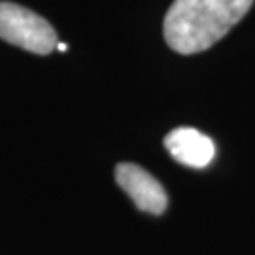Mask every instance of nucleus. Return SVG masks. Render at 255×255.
<instances>
[{
	"label": "nucleus",
	"instance_id": "nucleus-5",
	"mask_svg": "<svg viewBox=\"0 0 255 255\" xmlns=\"http://www.w3.org/2000/svg\"><path fill=\"white\" fill-rule=\"evenodd\" d=\"M57 49H59V51H66V49H68V46H66V44H63V42H59V44H57Z\"/></svg>",
	"mask_w": 255,
	"mask_h": 255
},
{
	"label": "nucleus",
	"instance_id": "nucleus-1",
	"mask_svg": "<svg viewBox=\"0 0 255 255\" xmlns=\"http://www.w3.org/2000/svg\"><path fill=\"white\" fill-rule=\"evenodd\" d=\"M254 0H174L163 32L170 49L182 55L206 51L252 8Z\"/></svg>",
	"mask_w": 255,
	"mask_h": 255
},
{
	"label": "nucleus",
	"instance_id": "nucleus-3",
	"mask_svg": "<svg viewBox=\"0 0 255 255\" xmlns=\"http://www.w3.org/2000/svg\"><path fill=\"white\" fill-rule=\"evenodd\" d=\"M116 182L142 212L161 216L168 206L164 187L146 168L134 163H119L116 166Z\"/></svg>",
	"mask_w": 255,
	"mask_h": 255
},
{
	"label": "nucleus",
	"instance_id": "nucleus-4",
	"mask_svg": "<svg viewBox=\"0 0 255 255\" xmlns=\"http://www.w3.org/2000/svg\"><path fill=\"white\" fill-rule=\"evenodd\" d=\"M164 147L178 163L191 168H204L216 157L214 140L193 127H178L170 130L164 138Z\"/></svg>",
	"mask_w": 255,
	"mask_h": 255
},
{
	"label": "nucleus",
	"instance_id": "nucleus-2",
	"mask_svg": "<svg viewBox=\"0 0 255 255\" xmlns=\"http://www.w3.org/2000/svg\"><path fill=\"white\" fill-rule=\"evenodd\" d=\"M0 38L36 55H49L59 44L49 21L15 2H0Z\"/></svg>",
	"mask_w": 255,
	"mask_h": 255
}]
</instances>
